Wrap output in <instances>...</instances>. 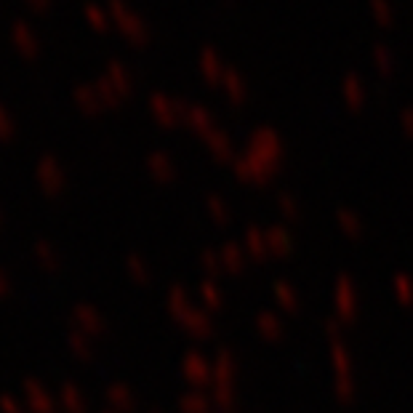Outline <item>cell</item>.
I'll list each match as a JSON object with an SVG mask.
<instances>
[{
	"label": "cell",
	"instance_id": "5b68a950",
	"mask_svg": "<svg viewBox=\"0 0 413 413\" xmlns=\"http://www.w3.org/2000/svg\"><path fill=\"white\" fill-rule=\"evenodd\" d=\"M344 96H347V102L352 107H360L363 104V96H366V91H363V83L357 75H347L344 78Z\"/></svg>",
	"mask_w": 413,
	"mask_h": 413
},
{
	"label": "cell",
	"instance_id": "ba28073f",
	"mask_svg": "<svg viewBox=\"0 0 413 413\" xmlns=\"http://www.w3.org/2000/svg\"><path fill=\"white\" fill-rule=\"evenodd\" d=\"M171 107H173V102H168L163 96H152V109H155L160 118H165V120H171Z\"/></svg>",
	"mask_w": 413,
	"mask_h": 413
},
{
	"label": "cell",
	"instance_id": "3957f363",
	"mask_svg": "<svg viewBox=\"0 0 413 413\" xmlns=\"http://www.w3.org/2000/svg\"><path fill=\"white\" fill-rule=\"evenodd\" d=\"M224 91H227V96L232 102H243L246 99V81H243V75L237 72V70H229L224 72Z\"/></svg>",
	"mask_w": 413,
	"mask_h": 413
},
{
	"label": "cell",
	"instance_id": "6da1fadb",
	"mask_svg": "<svg viewBox=\"0 0 413 413\" xmlns=\"http://www.w3.org/2000/svg\"><path fill=\"white\" fill-rule=\"evenodd\" d=\"M109 6H112V17L118 19V27L125 32V38L134 43H147L149 30H147V24L142 21V17H136L134 11H128L120 0H112Z\"/></svg>",
	"mask_w": 413,
	"mask_h": 413
},
{
	"label": "cell",
	"instance_id": "9c48e42d",
	"mask_svg": "<svg viewBox=\"0 0 413 413\" xmlns=\"http://www.w3.org/2000/svg\"><path fill=\"white\" fill-rule=\"evenodd\" d=\"M91 17H94V21H99V27H104V19H102V14L96 11V8H91Z\"/></svg>",
	"mask_w": 413,
	"mask_h": 413
},
{
	"label": "cell",
	"instance_id": "8992f818",
	"mask_svg": "<svg viewBox=\"0 0 413 413\" xmlns=\"http://www.w3.org/2000/svg\"><path fill=\"white\" fill-rule=\"evenodd\" d=\"M368 6H371L373 11V19L379 21L381 27H390L394 21V11L392 6H390V0H368Z\"/></svg>",
	"mask_w": 413,
	"mask_h": 413
},
{
	"label": "cell",
	"instance_id": "277c9868",
	"mask_svg": "<svg viewBox=\"0 0 413 413\" xmlns=\"http://www.w3.org/2000/svg\"><path fill=\"white\" fill-rule=\"evenodd\" d=\"M373 67H376V72L379 75H384V78H390L394 72V54L387 48V45H373Z\"/></svg>",
	"mask_w": 413,
	"mask_h": 413
},
{
	"label": "cell",
	"instance_id": "52a82bcc",
	"mask_svg": "<svg viewBox=\"0 0 413 413\" xmlns=\"http://www.w3.org/2000/svg\"><path fill=\"white\" fill-rule=\"evenodd\" d=\"M109 75H112V83L120 88V91H131V75H128V70L125 67H120V64H112L109 67Z\"/></svg>",
	"mask_w": 413,
	"mask_h": 413
},
{
	"label": "cell",
	"instance_id": "7a4b0ae2",
	"mask_svg": "<svg viewBox=\"0 0 413 413\" xmlns=\"http://www.w3.org/2000/svg\"><path fill=\"white\" fill-rule=\"evenodd\" d=\"M200 72H203V78L208 83H222L224 81V72H227V67L222 62V56L213 51V48H206L203 54H200Z\"/></svg>",
	"mask_w": 413,
	"mask_h": 413
}]
</instances>
